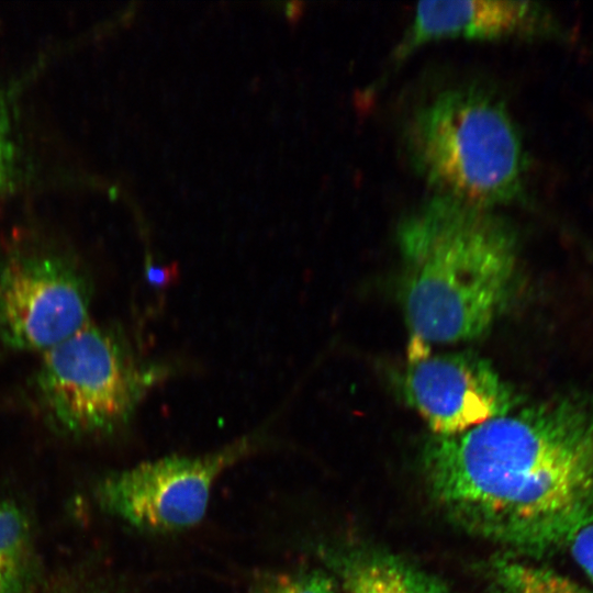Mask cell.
Returning a JSON list of instances; mask_svg holds the SVG:
<instances>
[{"instance_id": "15", "label": "cell", "mask_w": 593, "mask_h": 593, "mask_svg": "<svg viewBox=\"0 0 593 593\" xmlns=\"http://www.w3.org/2000/svg\"><path fill=\"white\" fill-rule=\"evenodd\" d=\"M146 275L149 282L158 286L168 280V269H163L161 267L153 264L147 265Z\"/></svg>"}, {"instance_id": "12", "label": "cell", "mask_w": 593, "mask_h": 593, "mask_svg": "<svg viewBox=\"0 0 593 593\" xmlns=\"http://www.w3.org/2000/svg\"><path fill=\"white\" fill-rule=\"evenodd\" d=\"M253 593H335L334 582L323 572L273 574L262 579Z\"/></svg>"}, {"instance_id": "7", "label": "cell", "mask_w": 593, "mask_h": 593, "mask_svg": "<svg viewBox=\"0 0 593 593\" xmlns=\"http://www.w3.org/2000/svg\"><path fill=\"white\" fill-rule=\"evenodd\" d=\"M407 403L434 436H451L514 411L515 398L492 365L469 353L412 355Z\"/></svg>"}, {"instance_id": "1", "label": "cell", "mask_w": 593, "mask_h": 593, "mask_svg": "<svg viewBox=\"0 0 593 593\" xmlns=\"http://www.w3.org/2000/svg\"><path fill=\"white\" fill-rule=\"evenodd\" d=\"M424 469L459 526L521 553L551 555L593 522V413L559 403L434 436Z\"/></svg>"}, {"instance_id": "13", "label": "cell", "mask_w": 593, "mask_h": 593, "mask_svg": "<svg viewBox=\"0 0 593 593\" xmlns=\"http://www.w3.org/2000/svg\"><path fill=\"white\" fill-rule=\"evenodd\" d=\"M568 546L575 562L593 581V522L581 527Z\"/></svg>"}, {"instance_id": "11", "label": "cell", "mask_w": 593, "mask_h": 593, "mask_svg": "<svg viewBox=\"0 0 593 593\" xmlns=\"http://www.w3.org/2000/svg\"><path fill=\"white\" fill-rule=\"evenodd\" d=\"M491 593H593L546 567L500 559L492 567Z\"/></svg>"}, {"instance_id": "8", "label": "cell", "mask_w": 593, "mask_h": 593, "mask_svg": "<svg viewBox=\"0 0 593 593\" xmlns=\"http://www.w3.org/2000/svg\"><path fill=\"white\" fill-rule=\"evenodd\" d=\"M546 27L544 10L529 1L418 2L412 23L395 49V58H403L435 40H501L535 35Z\"/></svg>"}, {"instance_id": "4", "label": "cell", "mask_w": 593, "mask_h": 593, "mask_svg": "<svg viewBox=\"0 0 593 593\" xmlns=\"http://www.w3.org/2000/svg\"><path fill=\"white\" fill-rule=\"evenodd\" d=\"M166 369L138 360L113 327L91 322L41 354L33 377L48 425L71 438L107 436L125 426Z\"/></svg>"}, {"instance_id": "6", "label": "cell", "mask_w": 593, "mask_h": 593, "mask_svg": "<svg viewBox=\"0 0 593 593\" xmlns=\"http://www.w3.org/2000/svg\"><path fill=\"white\" fill-rule=\"evenodd\" d=\"M257 444L255 436L245 437L208 455L170 456L105 474L96 484V501L139 530H184L203 518L216 478Z\"/></svg>"}, {"instance_id": "5", "label": "cell", "mask_w": 593, "mask_h": 593, "mask_svg": "<svg viewBox=\"0 0 593 593\" xmlns=\"http://www.w3.org/2000/svg\"><path fill=\"white\" fill-rule=\"evenodd\" d=\"M91 286L69 257L18 250L0 257V344L43 354L90 323Z\"/></svg>"}, {"instance_id": "3", "label": "cell", "mask_w": 593, "mask_h": 593, "mask_svg": "<svg viewBox=\"0 0 593 593\" xmlns=\"http://www.w3.org/2000/svg\"><path fill=\"white\" fill-rule=\"evenodd\" d=\"M405 146L433 194L491 210L524 194L523 142L505 103L490 90L438 92L410 119Z\"/></svg>"}, {"instance_id": "2", "label": "cell", "mask_w": 593, "mask_h": 593, "mask_svg": "<svg viewBox=\"0 0 593 593\" xmlns=\"http://www.w3.org/2000/svg\"><path fill=\"white\" fill-rule=\"evenodd\" d=\"M396 236L413 348L484 334L514 278L516 239L507 223L494 210L433 194L405 215Z\"/></svg>"}, {"instance_id": "10", "label": "cell", "mask_w": 593, "mask_h": 593, "mask_svg": "<svg viewBox=\"0 0 593 593\" xmlns=\"http://www.w3.org/2000/svg\"><path fill=\"white\" fill-rule=\"evenodd\" d=\"M347 593H449L436 577L393 556L369 555L346 570Z\"/></svg>"}, {"instance_id": "14", "label": "cell", "mask_w": 593, "mask_h": 593, "mask_svg": "<svg viewBox=\"0 0 593 593\" xmlns=\"http://www.w3.org/2000/svg\"><path fill=\"white\" fill-rule=\"evenodd\" d=\"M14 163V148L7 115L0 103V191L9 183Z\"/></svg>"}, {"instance_id": "9", "label": "cell", "mask_w": 593, "mask_h": 593, "mask_svg": "<svg viewBox=\"0 0 593 593\" xmlns=\"http://www.w3.org/2000/svg\"><path fill=\"white\" fill-rule=\"evenodd\" d=\"M37 570L31 521L22 506L0 499V593H26Z\"/></svg>"}]
</instances>
